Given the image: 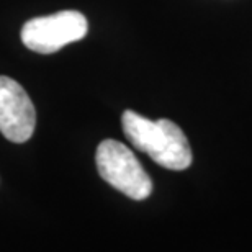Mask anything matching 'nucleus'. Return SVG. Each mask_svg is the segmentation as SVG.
I'll list each match as a JSON object with an SVG mask.
<instances>
[{
  "label": "nucleus",
  "mask_w": 252,
  "mask_h": 252,
  "mask_svg": "<svg viewBox=\"0 0 252 252\" xmlns=\"http://www.w3.org/2000/svg\"><path fill=\"white\" fill-rule=\"evenodd\" d=\"M125 136L136 149L143 151L159 164L170 170H185L191 164V149L182 128L170 120L144 118L143 115L126 110L122 117Z\"/></svg>",
  "instance_id": "obj_1"
},
{
  "label": "nucleus",
  "mask_w": 252,
  "mask_h": 252,
  "mask_svg": "<svg viewBox=\"0 0 252 252\" xmlns=\"http://www.w3.org/2000/svg\"><path fill=\"white\" fill-rule=\"evenodd\" d=\"M95 162L100 177L129 198L146 200L153 191V182L138 158L120 141H102L97 148Z\"/></svg>",
  "instance_id": "obj_2"
},
{
  "label": "nucleus",
  "mask_w": 252,
  "mask_h": 252,
  "mask_svg": "<svg viewBox=\"0 0 252 252\" xmlns=\"http://www.w3.org/2000/svg\"><path fill=\"white\" fill-rule=\"evenodd\" d=\"M87 18L77 10H63L48 17L28 20L22 28V41L39 54L59 51L65 44L80 41L87 34Z\"/></svg>",
  "instance_id": "obj_3"
},
{
  "label": "nucleus",
  "mask_w": 252,
  "mask_h": 252,
  "mask_svg": "<svg viewBox=\"0 0 252 252\" xmlns=\"http://www.w3.org/2000/svg\"><path fill=\"white\" fill-rule=\"evenodd\" d=\"M36 125L32 98L17 80L0 75V133L12 143H25Z\"/></svg>",
  "instance_id": "obj_4"
}]
</instances>
